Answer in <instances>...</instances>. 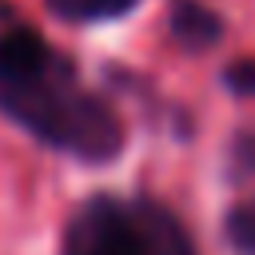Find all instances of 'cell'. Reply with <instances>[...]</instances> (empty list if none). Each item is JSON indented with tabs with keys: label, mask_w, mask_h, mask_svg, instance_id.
Wrapping results in <instances>:
<instances>
[{
	"label": "cell",
	"mask_w": 255,
	"mask_h": 255,
	"mask_svg": "<svg viewBox=\"0 0 255 255\" xmlns=\"http://www.w3.org/2000/svg\"><path fill=\"white\" fill-rule=\"evenodd\" d=\"M0 112L80 163H112L128 143L112 100L88 88L76 64L24 24L0 32Z\"/></svg>",
	"instance_id": "cell-1"
},
{
	"label": "cell",
	"mask_w": 255,
	"mask_h": 255,
	"mask_svg": "<svg viewBox=\"0 0 255 255\" xmlns=\"http://www.w3.org/2000/svg\"><path fill=\"white\" fill-rule=\"evenodd\" d=\"M60 255H195V239L167 203L100 191L68 215Z\"/></svg>",
	"instance_id": "cell-2"
},
{
	"label": "cell",
	"mask_w": 255,
	"mask_h": 255,
	"mask_svg": "<svg viewBox=\"0 0 255 255\" xmlns=\"http://www.w3.org/2000/svg\"><path fill=\"white\" fill-rule=\"evenodd\" d=\"M167 32L187 52H207L223 40V16L203 0H171L167 8Z\"/></svg>",
	"instance_id": "cell-3"
},
{
	"label": "cell",
	"mask_w": 255,
	"mask_h": 255,
	"mask_svg": "<svg viewBox=\"0 0 255 255\" xmlns=\"http://www.w3.org/2000/svg\"><path fill=\"white\" fill-rule=\"evenodd\" d=\"M139 0H48V8L68 24H100L131 12Z\"/></svg>",
	"instance_id": "cell-4"
},
{
	"label": "cell",
	"mask_w": 255,
	"mask_h": 255,
	"mask_svg": "<svg viewBox=\"0 0 255 255\" xmlns=\"http://www.w3.org/2000/svg\"><path fill=\"white\" fill-rule=\"evenodd\" d=\"M223 239L235 255H255V203H235L223 215Z\"/></svg>",
	"instance_id": "cell-5"
},
{
	"label": "cell",
	"mask_w": 255,
	"mask_h": 255,
	"mask_svg": "<svg viewBox=\"0 0 255 255\" xmlns=\"http://www.w3.org/2000/svg\"><path fill=\"white\" fill-rule=\"evenodd\" d=\"M223 84L243 96V100H255V60H235L227 72H223Z\"/></svg>",
	"instance_id": "cell-6"
}]
</instances>
